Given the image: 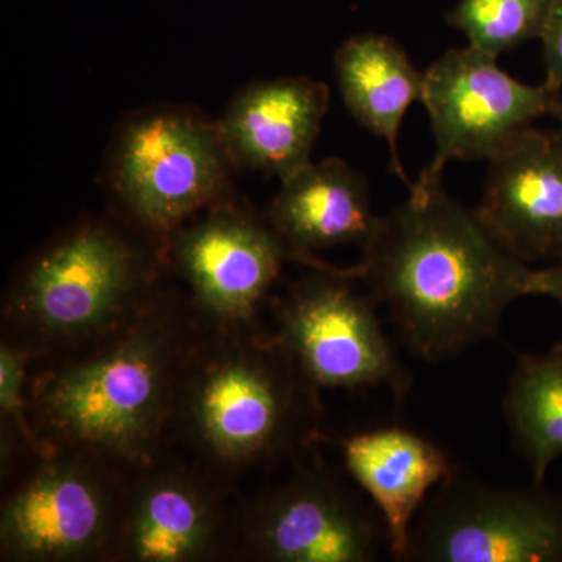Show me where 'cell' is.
<instances>
[{
  "label": "cell",
  "instance_id": "7c38bea8",
  "mask_svg": "<svg viewBox=\"0 0 562 562\" xmlns=\"http://www.w3.org/2000/svg\"><path fill=\"white\" fill-rule=\"evenodd\" d=\"M224 480L201 464L169 462L131 473L114 561L201 562L235 553L239 512Z\"/></svg>",
  "mask_w": 562,
  "mask_h": 562
},
{
  "label": "cell",
  "instance_id": "4fadbf2b",
  "mask_svg": "<svg viewBox=\"0 0 562 562\" xmlns=\"http://www.w3.org/2000/svg\"><path fill=\"white\" fill-rule=\"evenodd\" d=\"M487 162V231L527 265L562 261V131L527 128Z\"/></svg>",
  "mask_w": 562,
  "mask_h": 562
},
{
  "label": "cell",
  "instance_id": "3957f363",
  "mask_svg": "<svg viewBox=\"0 0 562 562\" xmlns=\"http://www.w3.org/2000/svg\"><path fill=\"white\" fill-rule=\"evenodd\" d=\"M321 427V391L272 333H202L171 427L198 464L221 480L269 468L308 452Z\"/></svg>",
  "mask_w": 562,
  "mask_h": 562
},
{
  "label": "cell",
  "instance_id": "9c48e42d",
  "mask_svg": "<svg viewBox=\"0 0 562 562\" xmlns=\"http://www.w3.org/2000/svg\"><path fill=\"white\" fill-rule=\"evenodd\" d=\"M162 247L203 331H261L262 308L291 261L265 216L231 198L169 233Z\"/></svg>",
  "mask_w": 562,
  "mask_h": 562
},
{
  "label": "cell",
  "instance_id": "2e32d148",
  "mask_svg": "<svg viewBox=\"0 0 562 562\" xmlns=\"http://www.w3.org/2000/svg\"><path fill=\"white\" fill-rule=\"evenodd\" d=\"M346 471L382 516L390 557L402 561L422 506L457 468L430 439L408 428H373L339 439Z\"/></svg>",
  "mask_w": 562,
  "mask_h": 562
},
{
  "label": "cell",
  "instance_id": "d6986e66",
  "mask_svg": "<svg viewBox=\"0 0 562 562\" xmlns=\"http://www.w3.org/2000/svg\"><path fill=\"white\" fill-rule=\"evenodd\" d=\"M554 0H458L446 22L464 33L469 46L497 58L541 38Z\"/></svg>",
  "mask_w": 562,
  "mask_h": 562
},
{
  "label": "cell",
  "instance_id": "8992f818",
  "mask_svg": "<svg viewBox=\"0 0 562 562\" xmlns=\"http://www.w3.org/2000/svg\"><path fill=\"white\" fill-rule=\"evenodd\" d=\"M272 302V335L317 390L386 387L401 405L413 375L383 330L371 292L355 286V268H306Z\"/></svg>",
  "mask_w": 562,
  "mask_h": 562
},
{
  "label": "cell",
  "instance_id": "7402d4cb",
  "mask_svg": "<svg viewBox=\"0 0 562 562\" xmlns=\"http://www.w3.org/2000/svg\"><path fill=\"white\" fill-rule=\"evenodd\" d=\"M530 295H546L562 306V261L543 269H532Z\"/></svg>",
  "mask_w": 562,
  "mask_h": 562
},
{
  "label": "cell",
  "instance_id": "30bf717a",
  "mask_svg": "<svg viewBox=\"0 0 562 562\" xmlns=\"http://www.w3.org/2000/svg\"><path fill=\"white\" fill-rule=\"evenodd\" d=\"M235 553L265 562H373L390 554V538L371 501L322 462H299L286 482L241 508Z\"/></svg>",
  "mask_w": 562,
  "mask_h": 562
},
{
  "label": "cell",
  "instance_id": "5b68a950",
  "mask_svg": "<svg viewBox=\"0 0 562 562\" xmlns=\"http://www.w3.org/2000/svg\"><path fill=\"white\" fill-rule=\"evenodd\" d=\"M232 161L216 122L158 105L121 122L106 155V191L121 220L161 241L231 199Z\"/></svg>",
  "mask_w": 562,
  "mask_h": 562
},
{
  "label": "cell",
  "instance_id": "6da1fadb",
  "mask_svg": "<svg viewBox=\"0 0 562 562\" xmlns=\"http://www.w3.org/2000/svg\"><path fill=\"white\" fill-rule=\"evenodd\" d=\"M353 266L403 344L420 360H449L497 335L503 314L530 295L532 269L454 201L442 181L417 179L380 216Z\"/></svg>",
  "mask_w": 562,
  "mask_h": 562
},
{
  "label": "cell",
  "instance_id": "ffe728a7",
  "mask_svg": "<svg viewBox=\"0 0 562 562\" xmlns=\"http://www.w3.org/2000/svg\"><path fill=\"white\" fill-rule=\"evenodd\" d=\"M38 355L29 347L3 339L0 346V454L2 471L21 453L46 457L31 417L29 397V369Z\"/></svg>",
  "mask_w": 562,
  "mask_h": 562
},
{
  "label": "cell",
  "instance_id": "52a82bcc",
  "mask_svg": "<svg viewBox=\"0 0 562 562\" xmlns=\"http://www.w3.org/2000/svg\"><path fill=\"white\" fill-rule=\"evenodd\" d=\"M38 460L3 502L2 561L111 560L131 473L80 450Z\"/></svg>",
  "mask_w": 562,
  "mask_h": 562
},
{
  "label": "cell",
  "instance_id": "603a6c76",
  "mask_svg": "<svg viewBox=\"0 0 562 562\" xmlns=\"http://www.w3.org/2000/svg\"><path fill=\"white\" fill-rule=\"evenodd\" d=\"M557 117L558 121L561 122V131H562V105L560 106V110H558V113H557Z\"/></svg>",
  "mask_w": 562,
  "mask_h": 562
},
{
  "label": "cell",
  "instance_id": "44dd1931",
  "mask_svg": "<svg viewBox=\"0 0 562 562\" xmlns=\"http://www.w3.org/2000/svg\"><path fill=\"white\" fill-rule=\"evenodd\" d=\"M543 83L553 90H562V0H554L550 10L549 20L541 35Z\"/></svg>",
  "mask_w": 562,
  "mask_h": 562
},
{
  "label": "cell",
  "instance_id": "5bb4252c",
  "mask_svg": "<svg viewBox=\"0 0 562 562\" xmlns=\"http://www.w3.org/2000/svg\"><path fill=\"white\" fill-rule=\"evenodd\" d=\"M330 90L312 77H280L243 88L216 121L233 168L286 179L312 162Z\"/></svg>",
  "mask_w": 562,
  "mask_h": 562
},
{
  "label": "cell",
  "instance_id": "277c9868",
  "mask_svg": "<svg viewBox=\"0 0 562 562\" xmlns=\"http://www.w3.org/2000/svg\"><path fill=\"white\" fill-rule=\"evenodd\" d=\"M161 241L127 222L90 217L22 262L2 306L7 339L40 358L79 353L147 312L168 288Z\"/></svg>",
  "mask_w": 562,
  "mask_h": 562
},
{
  "label": "cell",
  "instance_id": "ac0fdd59",
  "mask_svg": "<svg viewBox=\"0 0 562 562\" xmlns=\"http://www.w3.org/2000/svg\"><path fill=\"white\" fill-rule=\"evenodd\" d=\"M503 413L532 482L543 483L562 457V344L546 353L517 355Z\"/></svg>",
  "mask_w": 562,
  "mask_h": 562
},
{
  "label": "cell",
  "instance_id": "7a4b0ae2",
  "mask_svg": "<svg viewBox=\"0 0 562 562\" xmlns=\"http://www.w3.org/2000/svg\"><path fill=\"white\" fill-rule=\"evenodd\" d=\"M202 333L188 295L168 288L116 335L31 375L32 424L47 454L80 450L127 473L154 464Z\"/></svg>",
  "mask_w": 562,
  "mask_h": 562
},
{
  "label": "cell",
  "instance_id": "e0dca14e",
  "mask_svg": "<svg viewBox=\"0 0 562 562\" xmlns=\"http://www.w3.org/2000/svg\"><path fill=\"white\" fill-rule=\"evenodd\" d=\"M344 105L362 127L386 140L391 171L412 190L398 155V133L406 111L424 95V72L394 38L361 33L344 41L333 57Z\"/></svg>",
  "mask_w": 562,
  "mask_h": 562
},
{
  "label": "cell",
  "instance_id": "8fae6325",
  "mask_svg": "<svg viewBox=\"0 0 562 562\" xmlns=\"http://www.w3.org/2000/svg\"><path fill=\"white\" fill-rule=\"evenodd\" d=\"M435 158L419 180H441L452 160L490 161L536 121L557 116L561 91L520 83L497 58L473 47L450 49L424 72Z\"/></svg>",
  "mask_w": 562,
  "mask_h": 562
},
{
  "label": "cell",
  "instance_id": "9a60e30c",
  "mask_svg": "<svg viewBox=\"0 0 562 562\" xmlns=\"http://www.w3.org/2000/svg\"><path fill=\"white\" fill-rule=\"evenodd\" d=\"M265 217L291 261L321 268L328 265L321 251L364 249L380 216L373 213L368 180L341 158L330 157L280 180Z\"/></svg>",
  "mask_w": 562,
  "mask_h": 562
},
{
  "label": "cell",
  "instance_id": "ba28073f",
  "mask_svg": "<svg viewBox=\"0 0 562 562\" xmlns=\"http://www.w3.org/2000/svg\"><path fill=\"white\" fill-rule=\"evenodd\" d=\"M402 561L562 562V494L535 482L491 486L457 472L422 506Z\"/></svg>",
  "mask_w": 562,
  "mask_h": 562
}]
</instances>
